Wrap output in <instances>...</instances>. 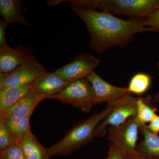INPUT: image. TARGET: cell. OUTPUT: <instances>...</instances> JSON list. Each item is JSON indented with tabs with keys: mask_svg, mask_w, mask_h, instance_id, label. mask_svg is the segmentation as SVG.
<instances>
[{
	"mask_svg": "<svg viewBox=\"0 0 159 159\" xmlns=\"http://www.w3.org/2000/svg\"><path fill=\"white\" fill-rule=\"evenodd\" d=\"M71 6L85 24L89 34L90 48L99 54L111 48L126 46L133 41L134 35L137 33L158 32L145 26L144 18L124 20L106 11Z\"/></svg>",
	"mask_w": 159,
	"mask_h": 159,
	"instance_id": "1",
	"label": "cell"
},
{
	"mask_svg": "<svg viewBox=\"0 0 159 159\" xmlns=\"http://www.w3.org/2000/svg\"><path fill=\"white\" fill-rule=\"evenodd\" d=\"M112 108L111 102L103 110L73 125L59 142L47 148L50 156H68L85 146L95 138V131L100 122Z\"/></svg>",
	"mask_w": 159,
	"mask_h": 159,
	"instance_id": "2",
	"label": "cell"
},
{
	"mask_svg": "<svg viewBox=\"0 0 159 159\" xmlns=\"http://www.w3.org/2000/svg\"><path fill=\"white\" fill-rule=\"evenodd\" d=\"M74 5L112 15L119 14L131 18H144L159 9V0H69Z\"/></svg>",
	"mask_w": 159,
	"mask_h": 159,
	"instance_id": "3",
	"label": "cell"
},
{
	"mask_svg": "<svg viewBox=\"0 0 159 159\" xmlns=\"http://www.w3.org/2000/svg\"><path fill=\"white\" fill-rule=\"evenodd\" d=\"M140 125L134 116L131 117L118 126H109L108 139L111 146L116 148L127 158L141 155L137 150Z\"/></svg>",
	"mask_w": 159,
	"mask_h": 159,
	"instance_id": "4",
	"label": "cell"
},
{
	"mask_svg": "<svg viewBox=\"0 0 159 159\" xmlns=\"http://www.w3.org/2000/svg\"><path fill=\"white\" fill-rule=\"evenodd\" d=\"M49 99H57L63 104L72 105L85 113L89 112L97 105L93 88L86 77L70 83Z\"/></svg>",
	"mask_w": 159,
	"mask_h": 159,
	"instance_id": "5",
	"label": "cell"
},
{
	"mask_svg": "<svg viewBox=\"0 0 159 159\" xmlns=\"http://www.w3.org/2000/svg\"><path fill=\"white\" fill-rule=\"evenodd\" d=\"M138 99L129 93L110 102L112 106L111 111L97 126L95 138L104 136L107 126H118L131 117L135 116Z\"/></svg>",
	"mask_w": 159,
	"mask_h": 159,
	"instance_id": "6",
	"label": "cell"
},
{
	"mask_svg": "<svg viewBox=\"0 0 159 159\" xmlns=\"http://www.w3.org/2000/svg\"><path fill=\"white\" fill-rule=\"evenodd\" d=\"M99 63V60L93 55L83 53L77 55L73 61L54 73L66 82L70 83L87 77L94 72Z\"/></svg>",
	"mask_w": 159,
	"mask_h": 159,
	"instance_id": "7",
	"label": "cell"
},
{
	"mask_svg": "<svg viewBox=\"0 0 159 159\" xmlns=\"http://www.w3.org/2000/svg\"><path fill=\"white\" fill-rule=\"evenodd\" d=\"M46 72L44 67L37 61L26 63L9 73L0 74V90L31 83Z\"/></svg>",
	"mask_w": 159,
	"mask_h": 159,
	"instance_id": "8",
	"label": "cell"
},
{
	"mask_svg": "<svg viewBox=\"0 0 159 159\" xmlns=\"http://www.w3.org/2000/svg\"><path fill=\"white\" fill-rule=\"evenodd\" d=\"M36 61L32 49L21 44L15 48H0V74L9 73L22 65Z\"/></svg>",
	"mask_w": 159,
	"mask_h": 159,
	"instance_id": "9",
	"label": "cell"
},
{
	"mask_svg": "<svg viewBox=\"0 0 159 159\" xmlns=\"http://www.w3.org/2000/svg\"><path fill=\"white\" fill-rule=\"evenodd\" d=\"M86 78L93 88L97 104L103 102L109 103L130 93L127 88L119 87L112 85L104 80L94 71Z\"/></svg>",
	"mask_w": 159,
	"mask_h": 159,
	"instance_id": "10",
	"label": "cell"
},
{
	"mask_svg": "<svg viewBox=\"0 0 159 159\" xmlns=\"http://www.w3.org/2000/svg\"><path fill=\"white\" fill-rule=\"evenodd\" d=\"M70 83L65 81L54 72H46L40 75L32 82V90L44 96L46 99L62 91Z\"/></svg>",
	"mask_w": 159,
	"mask_h": 159,
	"instance_id": "11",
	"label": "cell"
},
{
	"mask_svg": "<svg viewBox=\"0 0 159 159\" xmlns=\"http://www.w3.org/2000/svg\"><path fill=\"white\" fill-rule=\"evenodd\" d=\"M46 98L32 89L29 93L16 102L0 115L31 117L38 104Z\"/></svg>",
	"mask_w": 159,
	"mask_h": 159,
	"instance_id": "12",
	"label": "cell"
},
{
	"mask_svg": "<svg viewBox=\"0 0 159 159\" xmlns=\"http://www.w3.org/2000/svg\"><path fill=\"white\" fill-rule=\"evenodd\" d=\"M22 2L21 0H0V14L5 22L29 25L22 11Z\"/></svg>",
	"mask_w": 159,
	"mask_h": 159,
	"instance_id": "13",
	"label": "cell"
},
{
	"mask_svg": "<svg viewBox=\"0 0 159 159\" xmlns=\"http://www.w3.org/2000/svg\"><path fill=\"white\" fill-rule=\"evenodd\" d=\"M139 129L144 137L137 146V150L141 156L159 158V135L154 133L146 124L141 125Z\"/></svg>",
	"mask_w": 159,
	"mask_h": 159,
	"instance_id": "14",
	"label": "cell"
},
{
	"mask_svg": "<svg viewBox=\"0 0 159 159\" xmlns=\"http://www.w3.org/2000/svg\"><path fill=\"white\" fill-rule=\"evenodd\" d=\"M30 119V117L0 115V122L5 125L12 137L20 141L25 135L31 131Z\"/></svg>",
	"mask_w": 159,
	"mask_h": 159,
	"instance_id": "15",
	"label": "cell"
},
{
	"mask_svg": "<svg viewBox=\"0 0 159 159\" xmlns=\"http://www.w3.org/2000/svg\"><path fill=\"white\" fill-rule=\"evenodd\" d=\"M32 89V83H31L0 90V113L10 108Z\"/></svg>",
	"mask_w": 159,
	"mask_h": 159,
	"instance_id": "16",
	"label": "cell"
},
{
	"mask_svg": "<svg viewBox=\"0 0 159 159\" xmlns=\"http://www.w3.org/2000/svg\"><path fill=\"white\" fill-rule=\"evenodd\" d=\"M28 159H51L47 148H44L31 131L20 140Z\"/></svg>",
	"mask_w": 159,
	"mask_h": 159,
	"instance_id": "17",
	"label": "cell"
},
{
	"mask_svg": "<svg viewBox=\"0 0 159 159\" xmlns=\"http://www.w3.org/2000/svg\"><path fill=\"white\" fill-rule=\"evenodd\" d=\"M152 77L145 73H137L132 77L127 89L130 93L142 95L150 87Z\"/></svg>",
	"mask_w": 159,
	"mask_h": 159,
	"instance_id": "18",
	"label": "cell"
},
{
	"mask_svg": "<svg viewBox=\"0 0 159 159\" xmlns=\"http://www.w3.org/2000/svg\"><path fill=\"white\" fill-rule=\"evenodd\" d=\"M157 110L156 108L146 104L144 99L139 97L137 101L136 120L140 125L150 123L157 116L156 113Z\"/></svg>",
	"mask_w": 159,
	"mask_h": 159,
	"instance_id": "19",
	"label": "cell"
},
{
	"mask_svg": "<svg viewBox=\"0 0 159 159\" xmlns=\"http://www.w3.org/2000/svg\"><path fill=\"white\" fill-rule=\"evenodd\" d=\"M0 159H28L20 142L0 151Z\"/></svg>",
	"mask_w": 159,
	"mask_h": 159,
	"instance_id": "20",
	"label": "cell"
},
{
	"mask_svg": "<svg viewBox=\"0 0 159 159\" xmlns=\"http://www.w3.org/2000/svg\"><path fill=\"white\" fill-rule=\"evenodd\" d=\"M20 142L8 132L5 125L0 122V151L4 150L9 146Z\"/></svg>",
	"mask_w": 159,
	"mask_h": 159,
	"instance_id": "21",
	"label": "cell"
},
{
	"mask_svg": "<svg viewBox=\"0 0 159 159\" xmlns=\"http://www.w3.org/2000/svg\"><path fill=\"white\" fill-rule=\"evenodd\" d=\"M144 20L145 26L159 31V9L148 14L144 18Z\"/></svg>",
	"mask_w": 159,
	"mask_h": 159,
	"instance_id": "22",
	"label": "cell"
},
{
	"mask_svg": "<svg viewBox=\"0 0 159 159\" xmlns=\"http://www.w3.org/2000/svg\"><path fill=\"white\" fill-rule=\"evenodd\" d=\"M8 24L4 20H0V48L9 47L6 40V31Z\"/></svg>",
	"mask_w": 159,
	"mask_h": 159,
	"instance_id": "23",
	"label": "cell"
},
{
	"mask_svg": "<svg viewBox=\"0 0 159 159\" xmlns=\"http://www.w3.org/2000/svg\"><path fill=\"white\" fill-rule=\"evenodd\" d=\"M106 159H127L122 153L113 146H111L108 152V157Z\"/></svg>",
	"mask_w": 159,
	"mask_h": 159,
	"instance_id": "24",
	"label": "cell"
},
{
	"mask_svg": "<svg viewBox=\"0 0 159 159\" xmlns=\"http://www.w3.org/2000/svg\"><path fill=\"white\" fill-rule=\"evenodd\" d=\"M148 128L152 132L157 134L159 132V116H157L148 125Z\"/></svg>",
	"mask_w": 159,
	"mask_h": 159,
	"instance_id": "25",
	"label": "cell"
},
{
	"mask_svg": "<svg viewBox=\"0 0 159 159\" xmlns=\"http://www.w3.org/2000/svg\"><path fill=\"white\" fill-rule=\"evenodd\" d=\"M157 67L158 68L159 70V61L157 63ZM153 102H155V103H158L159 104V89L158 92L156 94L155 97H154L153 100H152Z\"/></svg>",
	"mask_w": 159,
	"mask_h": 159,
	"instance_id": "26",
	"label": "cell"
},
{
	"mask_svg": "<svg viewBox=\"0 0 159 159\" xmlns=\"http://www.w3.org/2000/svg\"><path fill=\"white\" fill-rule=\"evenodd\" d=\"M127 159H159V158L144 157L140 155L139 157H136L132 158H127Z\"/></svg>",
	"mask_w": 159,
	"mask_h": 159,
	"instance_id": "27",
	"label": "cell"
},
{
	"mask_svg": "<svg viewBox=\"0 0 159 159\" xmlns=\"http://www.w3.org/2000/svg\"><path fill=\"white\" fill-rule=\"evenodd\" d=\"M104 159H106V158Z\"/></svg>",
	"mask_w": 159,
	"mask_h": 159,
	"instance_id": "28",
	"label": "cell"
}]
</instances>
